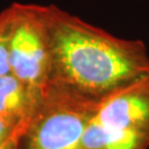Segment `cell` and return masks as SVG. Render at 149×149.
<instances>
[{
    "label": "cell",
    "instance_id": "277c9868",
    "mask_svg": "<svg viewBox=\"0 0 149 149\" xmlns=\"http://www.w3.org/2000/svg\"><path fill=\"white\" fill-rule=\"evenodd\" d=\"M93 120L106 127L149 135V79L126 86L102 101Z\"/></svg>",
    "mask_w": 149,
    "mask_h": 149
},
{
    "label": "cell",
    "instance_id": "6da1fadb",
    "mask_svg": "<svg viewBox=\"0 0 149 149\" xmlns=\"http://www.w3.org/2000/svg\"><path fill=\"white\" fill-rule=\"evenodd\" d=\"M51 82L101 103L115 92L149 79V55L140 40L111 34L54 5L45 6Z\"/></svg>",
    "mask_w": 149,
    "mask_h": 149
},
{
    "label": "cell",
    "instance_id": "ba28073f",
    "mask_svg": "<svg viewBox=\"0 0 149 149\" xmlns=\"http://www.w3.org/2000/svg\"><path fill=\"white\" fill-rule=\"evenodd\" d=\"M24 120L17 122L15 119L0 115V146L5 144L8 139H10L20 129Z\"/></svg>",
    "mask_w": 149,
    "mask_h": 149
},
{
    "label": "cell",
    "instance_id": "5b68a950",
    "mask_svg": "<svg viewBox=\"0 0 149 149\" xmlns=\"http://www.w3.org/2000/svg\"><path fill=\"white\" fill-rule=\"evenodd\" d=\"M149 135L135 130L103 126L91 120L83 138L82 149H148Z\"/></svg>",
    "mask_w": 149,
    "mask_h": 149
},
{
    "label": "cell",
    "instance_id": "3957f363",
    "mask_svg": "<svg viewBox=\"0 0 149 149\" xmlns=\"http://www.w3.org/2000/svg\"><path fill=\"white\" fill-rule=\"evenodd\" d=\"M10 10V73L36 94L51 83L52 53L45 6L13 3Z\"/></svg>",
    "mask_w": 149,
    "mask_h": 149
},
{
    "label": "cell",
    "instance_id": "7a4b0ae2",
    "mask_svg": "<svg viewBox=\"0 0 149 149\" xmlns=\"http://www.w3.org/2000/svg\"><path fill=\"white\" fill-rule=\"evenodd\" d=\"M98 103L51 82L24 120L19 149H82Z\"/></svg>",
    "mask_w": 149,
    "mask_h": 149
},
{
    "label": "cell",
    "instance_id": "52a82bcc",
    "mask_svg": "<svg viewBox=\"0 0 149 149\" xmlns=\"http://www.w3.org/2000/svg\"><path fill=\"white\" fill-rule=\"evenodd\" d=\"M9 33H10V10L8 7L6 10L0 13V76L10 73Z\"/></svg>",
    "mask_w": 149,
    "mask_h": 149
},
{
    "label": "cell",
    "instance_id": "8992f818",
    "mask_svg": "<svg viewBox=\"0 0 149 149\" xmlns=\"http://www.w3.org/2000/svg\"><path fill=\"white\" fill-rule=\"evenodd\" d=\"M41 94L32 92L11 73L0 76V115L17 122L24 120Z\"/></svg>",
    "mask_w": 149,
    "mask_h": 149
},
{
    "label": "cell",
    "instance_id": "9c48e42d",
    "mask_svg": "<svg viewBox=\"0 0 149 149\" xmlns=\"http://www.w3.org/2000/svg\"><path fill=\"white\" fill-rule=\"evenodd\" d=\"M23 124H24V122H23ZM23 124H22V126L20 127V129L10 139H8L5 144H2L0 146V149H19V137L21 135Z\"/></svg>",
    "mask_w": 149,
    "mask_h": 149
}]
</instances>
